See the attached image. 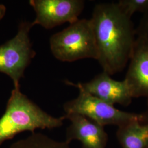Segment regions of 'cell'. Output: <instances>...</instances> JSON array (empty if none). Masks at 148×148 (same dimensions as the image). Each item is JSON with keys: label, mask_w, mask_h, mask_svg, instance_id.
I'll list each match as a JSON object with an SVG mask.
<instances>
[{"label": "cell", "mask_w": 148, "mask_h": 148, "mask_svg": "<svg viewBox=\"0 0 148 148\" xmlns=\"http://www.w3.org/2000/svg\"><path fill=\"white\" fill-rule=\"evenodd\" d=\"M103 71L112 75L121 72L130 61L136 39L131 18L117 3L95 5L90 19Z\"/></svg>", "instance_id": "1"}, {"label": "cell", "mask_w": 148, "mask_h": 148, "mask_svg": "<svg viewBox=\"0 0 148 148\" xmlns=\"http://www.w3.org/2000/svg\"><path fill=\"white\" fill-rule=\"evenodd\" d=\"M65 120L64 116L50 115L23 94L20 87L14 88L0 118V145L22 132L61 127Z\"/></svg>", "instance_id": "2"}, {"label": "cell", "mask_w": 148, "mask_h": 148, "mask_svg": "<svg viewBox=\"0 0 148 148\" xmlns=\"http://www.w3.org/2000/svg\"><path fill=\"white\" fill-rule=\"evenodd\" d=\"M53 56L62 62H73L86 58L98 59V51L92 22L79 19L49 40Z\"/></svg>", "instance_id": "3"}, {"label": "cell", "mask_w": 148, "mask_h": 148, "mask_svg": "<svg viewBox=\"0 0 148 148\" xmlns=\"http://www.w3.org/2000/svg\"><path fill=\"white\" fill-rule=\"evenodd\" d=\"M66 83L79 90L77 98L64 104L66 114L74 113L83 115L103 127L106 125L120 127L136 120L148 122V112L137 114L120 110L114 106L90 95L74 83L70 81Z\"/></svg>", "instance_id": "4"}, {"label": "cell", "mask_w": 148, "mask_h": 148, "mask_svg": "<svg viewBox=\"0 0 148 148\" xmlns=\"http://www.w3.org/2000/svg\"><path fill=\"white\" fill-rule=\"evenodd\" d=\"M33 21L21 23L16 36L0 46V73L11 78L14 88L20 87L24 72L36 56L29 36Z\"/></svg>", "instance_id": "5"}, {"label": "cell", "mask_w": 148, "mask_h": 148, "mask_svg": "<svg viewBox=\"0 0 148 148\" xmlns=\"http://www.w3.org/2000/svg\"><path fill=\"white\" fill-rule=\"evenodd\" d=\"M29 3L36 13L34 24L46 29L78 21L85 7L82 0H30Z\"/></svg>", "instance_id": "6"}, {"label": "cell", "mask_w": 148, "mask_h": 148, "mask_svg": "<svg viewBox=\"0 0 148 148\" xmlns=\"http://www.w3.org/2000/svg\"><path fill=\"white\" fill-rule=\"evenodd\" d=\"M101 101L114 106L119 104L129 106L133 97L126 82L112 79L110 75L103 71L89 82L75 84Z\"/></svg>", "instance_id": "7"}, {"label": "cell", "mask_w": 148, "mask_h": 148, "mask_svg": "<svg viewBox=\"0 0 148 148\" xmlns=\"http://www.w3.org/2000/svg\"><path fill=\"white\" fill-rule=\"evenodd\" d=\"M124 80L133 98L148 97V40L137 36Z\"/></svg>", "instance_id": "8"}, {"label": "cell", "mask_w": 148, "mask_h": 148, "mask_svg": "<svg viewBox=\"0 0 148 148\" xmlns=\"http://www.w3.org/2000/svg\"><path fill=\"white\" fill-rule=\"evenodd\" d=\"M70 121L66 130V141L77 140L82 148H106L108 136L103 126L87 117L77 114L64 115Z\"/></svg>", "instance_id": "9"}, {"label": "cell", "mask_w": 148, "mask_h": 148, "mask_svg": "<svg viewBox=\"0 0 148 148\" xmlns=\"http://www.w3.org/2000/svg\"><path fill=\"white\" fill-rule=\"evenodd\" d=\"M116 137L122 148H148V122L136 120L119 127Z\"/></svg>", "instance_id": "10"}, {"label": "cell", "mask_w": 148, "mask_h": 148, "mask_svg": "<svg viewBox=\"0 0 148 148\" xmlns=\"http://www.w3.org/2000/svg\"><path fill=\"white\" fill-rule=\"evenodd\" d=\"M65 140L59 142L41 133H32L29 137L13 143L9 148H71Z\"/></svg>", "instance_id": "11"}, {"label": "cell", "mask_w": 148, "mask_h": 148, "mask_svg": "<svg viewBox=\"0 0 148 148\" xmlns=\"http://www.w3.org/2000/svg\"><path fill=\"white\" fill-rule=\"evenodd\" d=\"M117 3L122 11L131 18L136 12L144 14L148 12V0H120Z\"/></svg>", "instance_id": "12"}, {"label": "cell", "mask_w": 148, "mask_h": 148, "mask_svg": "<svg viewBox=\"0 0 148 148\" xmlns=\"http://www.w3.org/2000/svg\"><path fill=\"white\" fill-rule=\"evenodd\" d=\"M137 36L145 38L148 40V12L144 14L137 28L136 29Z\"/></svg>", "instance_id": "13"}, {"label": "cell", "mask_w": 148, "mask_h": 148, "mask_svg": "<svg viewBox=\"0 0 148 148\" xmlns=\"http://www.w3.org/2000/svg\"><path fill=\"white\" fill-rule=\"evenodd\" d=\"M6 13V7L5 5L0 4V20H1L4 16H5Z\"/></svg>", "instance_id": "14"}]
</instances>
